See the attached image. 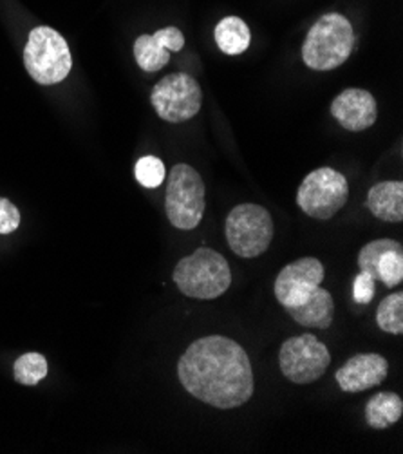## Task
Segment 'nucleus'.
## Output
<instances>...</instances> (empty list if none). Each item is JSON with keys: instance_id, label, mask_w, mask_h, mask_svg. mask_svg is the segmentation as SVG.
<instances>
[{"instance_id": "obj_1", "label": "nucleus", "mask_w": 403, "mask_h": 454, "mask_svg": "<svg viewBox=\"0 0 403 454\" xmlns=\"http://www.w3.org/2000/svg\"><path fill=\"white\" fill-rule=\"evenodd\" d=\"M177 377L194 398L217 410L241 407L255 386L248 353L221 335L192 342L177 362Z\"/></svg>"}, {"instance_id": "obj_2", "label": "nucleus", "mask_w": 403, "mask_h": 454, "mask_svg": "<svg viewBox=\"0 0 403 454\" xmlns=\"http://www.w3.org/2000/svg\"><path fill=\"white\" fill-rule=\"evenodd\" d=\"M174 283L190 299L212 301L225 294L232 285L229 261L212 248H198L174 268Z\"/></svg>"}, {"instance_id": "obj_3", "label": "nucleus", "mask_w": 403, "mask_h": 454, "mask_svg": "<svg viewBox=\"0 0 403 454\" xmlns=\"http://www.w3.org/2000/svg\"><path fill=\"white\" fill-rule=\"evenodd\" d=\"M353 48L354 31L351 22L340 13H328L309 29L302 45V60L315 71H331L349 59Z\"/></svg>"}, {"instance_id": "obj_4", "label": "nucleus", "mask_w": 403, "mask_h": 454, "mask_svg": "<svg viewBox=\"0 0 403 454\" xmlns=\"http://www.w3.org/2000/svg\"><path fill=\"white\" fill-rule=\"evenodd\" d=\"M165 208L170 224L179 231H194L201 223L206 208V189L194 167L177 163L172 168L167 184Z\"/></svg>"}, {"instance_id": "obj_5", "label": "nucleus", "mask_w": 403, "mask_h": 454, "mask_svg": "<svg viewBox=\"0 0 403 454\" xmlns=\"http://www.w3.org/2000/svg\"><path fill=\"white\" fill-rule=\"evenodd\" d=\"M24 64L31 78L42 85H55L67 78L73 67V57L66 38L48 27L38 26L29 33Z\"/></svg>"}, {"instance_id": "obj_6", "label": "nucleus", "mask_w": 403, "mask_h": 454, "mask_svg": "<svg viewBox=\"0 0 403 454\" xmlns=\"http://www.w3.org/2000/svg\"><path fill=\"white\" fill-rule=\"evenodd\" d=\"M229 247L243 259H253L270 248L275 224L264 207L243 203L230 210L225 224Z\"/></svg>"}, {"instance_id": "obj_7", "label": "nucleus", "mask_w": 403, "mask_h": 454, "mask_svg": "<svg viewBox=\"0 0 403 454\" xmlns=\"http://www.w3.org/2000/svg\"><path fill=\"white\" fill-rule=\"evenodd\" d=\"M347 198L349 184L345 176L335 168L322 167L304 177L297 192V205L306 215L328 221L338 214V210L347 203Z\"/></svg>"}, {"instance_id": "obj_8", "label": "nucleus", "mask_w": 403, "mask_h": 454, "mask_svg": "<svg viewBox=\"0 0 403 454\" xmlns=\"http://www.w3.org/2000/svg\"><path fill=\"white\" fill-rule=\"evenodd\" d=\"M151 102L161 120L182 123L199 113L203 93L194 76L187 73H172L154 85Z\"/></svg>"}, {"instance_id": "obj_9", "label": "nucleus", "mask_w": 403, "mask_h": 454, "mask_svg": "<svg viewBox=\"0 0 403 454\" xmlns=\"http://www.w3.org/2000/svg\"><path fill=\"white\" fill-rule=\"evenodd\" d=\"M279 364L283 375L293 384H311L324 377L331 364V355L328 346L315 335L304 333L283 344Z\"/></svg>"}, {"instance_id": "obj_10", "label": "nucleus", "mask_w": 403, "mask_h": 454, "mask_svg": "<svg viewBox=\"0 0 403 454\" xmlns=\"http://www.w3.org/2000/svg\"><path fill=\"white\" fill-rule=\"evenodd\" d=\"M324 264L317 257H302L281 270L275 279V297L288 308L306 302L324 281Z\"/></svg>"}, {"instance_id": "obj_11", "label": "nucleus", "mask_w": 403, "mask_h": 454, "mask_svg": "<svg viewBox=\"0 0 403 454\" xmlns=\"http://www.w3.org/2000/svg\"><path fill=\"white\" fill-rule=\"evenodd\" d=\"M358 268L375 281L394 288L403 281V247L394 239H376L358 254Z\"/></svg>"}, {"instance_id": "obj_12", "label": "nucleus", "mask_w": 403, "mask_h": 454, "mask_svg": "<svg viewBox=\"0 0 403 454\" xmlns=\"http://www.w3.org/2000/svg\"><path fill=\"white\" fill-rule=\"evenodd\" d=\"M389 372L387 360L378 353H360L351 356L337 372L335 379L344 393H362L380 386Z\"/></svg>"}, {"instance_id": "obj_13", "label": "nucleus", "mask_w": 403, "mask_h": 454, "mask_svg": "<svg viewBox=\"0 0 403 454\" xmlns=\"http://www.w3.org/2000/svg\"><path fill=\"white\" fill-rule=\"evenodd\" d=\"M185 36L177 27H163L154 35H142L134 42V57L145 73L161 71L170 62V53L182 51Z\"/></svg>"}, {"instance_id": "obj_14", "label": "nucleus", "mask_w": 403, "mask_h": 454, "mask_svg": "<svg viewBox=\"0 0 403 454\" xmlns=\"http://www.w3.org/2000/svg\"><path fill=\"white\" fill-rule=\"evenodd\" d=\"M331 114L351 132H360L375 125L378 118V106L375 97L366 89H345L333 100Z\"/></svg>"}, {"instance_id": "obj_15", "label": "nucleus", "mask_w": 403, "mask_h": 454, "mask_svg": "<svg viewBox=\"0 0 403 454\" xmlns=\"http://www.w3.org/2000/svg\"><path fill=\"white\" fill-rule=\"evenodd\" d=\"M286 311L300 326L328 330L335 319V301L328 290L319 286L306 302L297 308H288Z\"/></svg>"}, {"instance_id": "obj_16", "label": "nucleus", "mask_w": 403, "mask_h": 454, "mask_svg": "<svg viewBox=\"0 0 403 454\" xmlns=\"http://www.w3.org/2000/svg\"><path fill=\"white\" fill-rule=\"evenodd\" d=\"M371 214L387 223L403 221V184L401 181H382L371 187L368 194Z\"/></svg>"}, {"instance_id": "obj_17", "label": "nucleus", "mask_w": 403, "mask_h": 454, "mask_svg": "<svg viewBox=\"0 0 403 454\" xmlns=\"http://www.w3.org/2000/svg\"><path fill=\"white\" fill-rule=\"evenodd\" d=\"M403 415V400L399 395L391 391L376 393L366 405V422L373 429H387L394 426Z\"/></svg>"}, {"instance_id": "obj_18", "label": "nucleus", "mask_w": 403, "mask_h": 454, "mask_svg": "<svg viewBox=\"0 0 403 454\" xmlns=\"http://www.w3.org/2000/svg\"><path fill=\"white\" fill-rule=\"evenodd\" d=\"M215 42L227 55H241L248 50L252 33L248 24L239 17H225L215 26Z\"/></svg>"}, {"instance_id": "obj_19", "label": "nucleus", "mask_w": 403, "mask_h": 454, "mask_svg": "<svg viewBox=\"0 0 403 454\" xmlns=\"http://www.w3.org/2000/svg\"><path fill=\"white\" fill-rule=\"evenodd\" d=\"M376 325L382 332L391 335L403 333V294L396 292L387 295L376 311Z\"/></svg>"}, {"instance_id": "obj_20", "label": "nucleus", "mask_w": 403, "mask_h": 454, "mask_svg": "<svg viewBox=\"0 0 403 454\" xmlns=\"http://www.w3.org/2000/svg\"><path fill=\"white\" fill-rule=\"evenodd\" d=\"M13 372H15V380L19 384L36 386L48 375V360L40 353H26L20 358H17Z\"/></svg>"}, {"instance_id": "obj_21", "label": "nucleus", "mask_w": 403, "mask_h": 454, "mask_svg": "<svg viewBox=\"0 0 403 454\" xmlns=\"http://www.w3.org/2000/svg\"><path fill=\"white\" fill-rule=\"evenodd\" d=\"M136 179L140 181V185H143L145 189H158L165 177H167V170L165 165L159 158L156 156H145L136 163Z\"/></svg>"}, {"instance_id": "obj_22", "label": "nucleus", "mask_w": 403, "mask_h": 454, "mask_svg": "<svg viewBox=\"0 0 403 454\" xmlns=\"http://www.w3.org/2000/svg\"><path fill=\"white\" fill-rule=\"evenodd\" d=\"M20 226L19 208L6 198H0V234H13Z\"/></svg>"}, {"instance_id": "obj_23", "label": "nucleus", "mask_w": 403, "mask_h": 454, "mask_svg": "<svg viewBox=\"0 0 403 454\" xmlns=\"http://www.w3.org/2000/svg\"><path fill=\"white\" fill-rule=\"evenodd\" d=\"M376 292V281L360 271V274L356 276L354 285H353V299L356 304H369L375 297Z\"/></svg>"}]
</instances>
